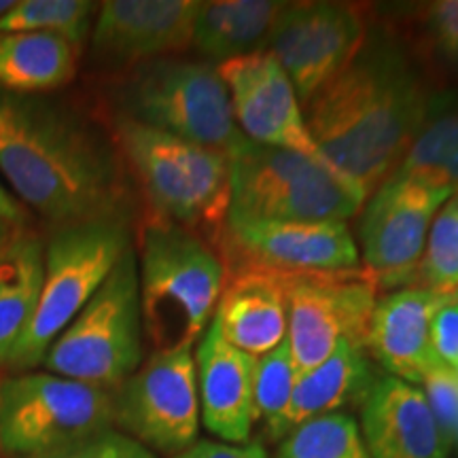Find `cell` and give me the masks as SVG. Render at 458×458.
I'll return each mask as SVG.
<instances>
[{"instance_id":"1","label":"cell","mask_w":458,"mask_h":458,"mask_svg":"<svg viewBox=\"0 0 458 458\" xmlns=\"http://www.w3.org/2000/svg\"><path fill=\"white\" fill-rule=\"evenodd\" d=\"M437 89L394 28L369 24L348 66L306 105L308 131L369 198L408 153Z\"/></svg>"},{"instance_id":"2","label":"cell","mask_w":458,"mask_h":458,"mask_svg":"<svg viewBox=\"0 0 458 458\" xmlns=\"http://www.w3.org/2000/svg\"><path fill=\"white\" fill-rule=\"evenodd\" d=\"M0 176L17 202L54 227L128 216L114 142L43 94L0 89Z\"/></svg>"},{"instance_id":"3","label":"cell","mask_w":458,"mask_h":458,"mask_svg":"<svg viewBox=\"0 0 458 458\" xmlns=\"http://www.w3.org/2000/svg\"><path fill=\"white\" fill-rule=\"evenodd\" d=\"M113 142L156 219L198 233L219 249L229 213V157L131 119L114 117Z\"/></svg>"},{"instance_id":"4","label":"cell","mask_w":458,"mask_h":458,"mask_svg":"<svg viewBox=\"0 0 458 458\" xmlns=\"http://www.w3.org/2000/svg\"><path fill=\"white\" fill-rule=\"evenodd\" d=\"M136 259L148 342L156 351L193 348L213 320L225 286L219 253L187 227L148 216Z\"/></svg>"},{"instance_id":"5","label":"cell","mask_w":458,"mask_h":458,"mask_svg":"<svg viewBox=\"0 0 458 458\" xmlns=\"http://www.w3.org/2000/svg\"><path fill=\"white\" fill-rule=\"evenodd\" d=\"M229 157L227 223L344 221L365 204L360 189L323 159L240 140Z\"/></svg>"},{"instance_id":"6","label":"cell","mask_w":458,"mask_h":458,"mask_svg":"<svg viewBox=\"0 0 458 458\" xmlns=\"http://www.w3.org/2000/svg\"><path fill=\"white\" fill-rule=\"evenodd\" d=\"M142 363L139 259L130 246L96 295L55 337L41 365L49 374L114 393Z\"/></svg>"},{"instance_id":"7","label":"cell","mask_w":458,"mask_h":458,"mask_svg":"<svg viewBox=\"0 0 458 458\" xmlns=\"http://www.w3.org/2000/svg\"><path fill=\"white\" fill-rule=\"evenodd\" d=\"M130 246V216L55 227L45 242L43 286L37 312L7 368L13 371L38 368L55 337L96 295Z\"/></svg>"},{"instance_id":"8","label":"cell","mask_w":458,"mask_h":458,"mask_svg":"<svg viewBox=\"0 0 458 458\" xmlns=\"http://www.w3.org/2000/svg\"><path fill=\"white\" fill-rule=\"evenodd\" d=\"M117 102L119 117L225 156L244 139L219 71L204 60L170 55L134 66Z\"/></svg>"},{"instance_id":"9","label":"cell","mask_w":458,"mask_h":458,"mask_svg":"<svg viewBox=\"0 0 458 458\" xmlns=\"http://www.w3.org/2000/svg\"><path fill=\"white\" fill-rule=\"evenodd\" d=\"M113 428V391L34 369L0 380V452L11 458L57 454Z\"/></svg>"},{"instance_id":"10","label":"cell","mask_w":458,"mask_h":458,"mask_svg":"<svg viewBox=\"0 0 458 458\" xmlns=\"http://www.w3.org/2000/svg\"><path fill=\"white\" fill-rule=\"evenodd\" d=\"M199 422L191 348L156 351L114 391V427L153 454L191 448Z\"/></svg>"},{"instance_id":"11","label":"cell","mask_w":458,"mask_h":458,"mask_svg":"<svg viewBox=\"0 0 458 458\" xmlns=\"http://www.w3.org/2000/svg\"><path fill=\"white\" fill-rule=\"evenodd\" d=\"M284 276V274H283ZM289 342L297 376L323 363L344 340L365 348L377 283L365 267L342 274L284 276Z\"/></svg>"},{"instance_id":"12","label":"cell","mask_w":458,"mask_h":458,"mask_svg":"<svg viewBox=\"0 0 458 458\" xmlns=\"http://www.w3.org/2000/svg\"><path fill=\"white\" fill-rule=\"evenodd\" d=\"M225 274L259 270L284 276L359 270V249L344 221L227 223L216 249Z\"/></svg>"},{"instance_id":"13","label":"cell","mask_w":458,"mask_h":458,"mask_svg":"<svg viewBox=\"0 0 458 458\" xmlns=\"http://www.w3.org/2000/svg\"><path fill=\"white\" fill-rule=\"evenodd\" d=\"M369 21L348 3H286L266 51L293 83L301 106L335 79L363 45Z\"/></svg>"},{"instance_id":"14","label":"cell","mask_w":458,"mask_h":458,"mask_svg":"<svg viewBox=\"0 0 458 458\" xmlns=\"http://www.w3.org/2000/svg\"><path fill=\"white\" fill-rule=\"evenodd\" d=\"M452 196L410 179H388L371 193L359 238L365 270L385 284L410 283L428 229Z\"/></svg>"},{"instance_id":"15","label":"cell","mask_w":458,"mask_h":458,"mask_svg":"<svg viewBox=\"0 0 458 458\" xmlns=\"http://www.w3.org/2000/svg\"><path fill=\"white\" fill-rule=\"evenodd\" d=\"M216 71L229 91L233 119L244 139L323 159L308 131L293 83L270 51L223 62Z\"/></svg>"},{"instance_id":"16","label":"cell","mask_w":458,"mask_h":458,"mask_svg":"<svg viewBox=\"0 0 458 458\" xmlns=\"http://www.w3.org/2000/svg\"><path fill=\"white\" fill-rule=\"evenodd\" d=\"M196 0H106L98 7L89 43L105 66L123 68L191 47Z\"/></svg>"},{"instance_id":"17","label":"cell","mask_w":458,"mask_h":458,"mask_svg":"<svg viewBox=\"0 0 458 458\" xmlns=\"http://www.w3.org/2000/svg\"><path fill=\"white\" fill-rule=\"evenodd\" d=\"M456 297L458 291L442 293L414 284L380 297L369 318L365 351L386 376L420 386L431 371L444 365L433 351L431 323Z\"/></svg>"},{"instance_id":"18","label":"cell","mask_w":458,"mask_h":458,"mask_svg":"<svg viewBox=\"0 0 458 458\" xmlns=\"http://www.w3.org/2000/svg\"><path fill=\"white\" fill-rule=\"evenodd\" d=\"M369 458H448L452 439L420 386L380 376L360 405Z\"/></svg>"},{"instance_id":"19","label":"cell","mask_w":458,"mask_h":458,"mask_svg":"<svg viewBox=\"0 0 458 458\" xmlns=\"http://www.w3.org/2000/svg\"><path fill=\"white\" fill-rule=\"evenodd\" d=\"M193 360L199 420L206 431L225 444H246L255 425V357L223 340L216 325L210 320L198 340Z\"/></svg>"},{"instance_id":"20","label":"cell","mask_w":458,"mask_h":458,"mask_svg":"<svg viewBox=\"0 0 458 458\" xmlns=\"http://www.w3.org/2000/svg\"><path fill=\"white\" fill-rule=\"evenodd\" d=\"M213 323L223 340L250 357L274 351L289 329L283 274L227 272Z\"/></svg>"},{"instance_id":"21","label":"cell","mask_w":458,"mask_h":458,"mask_svg":"<svg viewBox=\"0 0 458 458\" xmlns=\"http://www.w3.org/2000/svg\"><path fill=\"white\" fill-rule=\"evenodd\" d=\"M377 380L365 348L344 340L323 363L297 376L293 397L272 442H280L295 427L327 414H351L360 410Z\"/></svg>"},{"instance_id":"22","label":"cell","mask_w":458,"mask_h":458,"mask_svg":"<svg viewBox=\"0 0 458 458\" xmlns=\"http://www.w3.org/2000/svg\"><path fill=\"white\" fill-rule=\"evenodd\" d=\"M284 4L274 0L199 3L191 47L213 66L266 51Z\"/></svg>"},{"instance_id":"23","label":"cell","mask_w":458,"mask_h":458,"mask_svg":"<svg viewBox=\"0 0 458 458\" xmlns=\"http://www.w3.org/2000/svg\"><path fill=\"white\" fill-rule=\"evenodd\" d=\"M79 51L71 41L45 32H0V89L45 94L77 72Z\"/></svg>"},{"instance_id":"24","label":"cell","mask_w":458,"mask_h":458,"mask_svg":"<svg viewBox=\"0 0 458 458\" xmlns=\"http://www.w3.org/2000/svg\"><path fill=\"white\" fill-rule=\"evenodd\" d=\"M388 179H410L458 193V94L437 89L414 142ZM386 179V181H388Z\"/></svg>"},{"instance_id":"25","label":"cell","mask_w":458,"mask_h":458,"mask_svg":"<svg viewBox=\"0 0 458 458\" xmlns=\"http://www.w3.org/2000/svg\"><path fill=\"white\" fill-rule=\"evenodd\" d=\"M45 242L21 229L0 257V365L30 327L43 286Z\"/></svg>"},{"instance_id":"26","label":"cell","mask_w":458,"mask_h":458,"mask_svg":"<svg viewBox=\"0 0 458 458\" xmlns=\"http://www.w3.org/2000/svg\"><path fill=\"white\" fill-rule=\"evenodd\" d=\"M397 34L428 77L458 79V0L408 4Z\"/></svg>"},{"instance_id":"27","label":"cell","mask_w":458,"mask_h":458,"mask_svg":"<svg viewBox=\"0 0 458 458\" xmlns=\"http://www.w3.org/2000/svg\"><path fill=\"white\" fill-rule=\"evenodd\" d=\"M100 4L88 0H17L0 20V32H45L66 38L81 49Z\"/></svg>"},{"instance_id":"28","label":"cell","mask_w":458,"mask_h":458,"mask_svg":"<svg viewBox=\"0 0 458 458\" xmlns=\"http://www.w3.org/2000/svg\"><path fill=\"white\" fill-rule=\"evenodd\" d=\"M274 458H369V454L359 422L351 414H327L284 435Z\"/></svg>"},{"instance_id":"29","label":"cell","mask_w":458,"mask_h":458,"mask_svg":"<svg viewBox=\"0 0 458 458\" xmlns=\"http://www.w3.org/2000/svg\"><path fill=\"white\" fill-rule=\"evenodd\" d=\"M410 283L414 286L454 293L458 291V199L452 196L428 229L425 250Z\"/></svg>"},{"instance_id":"30","label":"cell","mask_w":458,"mask_h":458,"mask_svg":"<svg viewBox=\"0 0 458 458\" xmlns=\"http://www.w3.org/2000/svg\"><path fill=\"white\" fill-rule=\"evenodd\" d=\"M297 382V369L291 357L289 342L278 344L270 352L255 359L253 371V408L255 420L263 422V433L274 437L278 422L283 420Z\"/></svg>"},{"instance_id":"31","label":"cell","mask_w":458,"mask_h":458,"mask_svg":"<svg viewBox=\"0 0 458 458\" xmlns=\"http://www.w3.org/2000/svg\"><path fill=\"white\" fill-rule=\"evenodd\" d=\"M420 386L450 439L458 437V371L442 365Z\"/></svg>"},{"instance_id":"32","label":"cell","mask_w":458,"mask_h":458,"mask_svg":"<svg viewBox=\"0 0 458 458\" xmlns=\"http://www.w3.org/2000/svg\"><path fill=\"white\" fill-rule=\"evenodd\" d=\"M43 458H157L151 450L128 437V435L117 431H106L98 437L89 439L74 445L71 450L57 452V454L43 456Z\"/></svg>"},{"instance_id":"33","label":"cell","mask_w":458,"mask_h":458,"mask_svg":"<svg viewBox=\"0 0 458 458\" xmlns=\"http://www.w3.org/2000/svg\"><path fill=\"white\" fill-rule=\"evenodd\" d=\"M431 342L437 359L450 369L458 371V297L435 314Z\"/></svg>"},{"instance_id":"34","label":"cell","mask_w":458,"mask_h":458,"mask_svg":"<svg viewBox=\"0 0 458 458\" xmlns=\"http://www.w3.org/2000/svg\"><path fill=\"white\" fill-rule=\"evenodd\" d=\"M170 458H267V452L261 442L225 444L215 439H198L191 448Z\"/></svg>"},{"instance_id":"35","label":"cell","mask_w":458,"mask_h":458,"mask_svg":"<svg viewBox=\"0 0 458 458\" xmlns=\"http://www.w3.org/2000/svg\"><path fill=\"white\" fill-rule=\"evenodd\" d=\"M0 221L20 229L24 227V223L28 221V210L17 202L15 196L9 191L3 181H0Z\"/></svg>"},{"instance_id":"36","label":"cell","mask_w":458,"mask_h":458,"mask_svg":"<svg viewBox=\"0 0 458 458\" xmlns=\"http://www.w3.org/2000/svg\"><path fill=\"white\" fill-rule=\"evenodd\" d=\"M20 232H21L20 227H13V225H9V223L0 221V257H3L4 250L9 249L11 242H13L15 236Z\"/></svg>"},{"instance_id":"37","label":"cell","mask_w":458,"mask_h":458,"mask_svg":"<svg viewBox=\"0 0 458 458\" xmlns=\"http://www.w3.org/2000/svg\"><path fill=\"white\" fill-rule=\"evenodd\" d=\"M13 4H15V0H0V20H3V17L7 15L11 9H13Z\"/></svg>"},{"instance_id":"38","label":"cell","mask_w":458,"mask_h":458,"mask_svg":"<svg viewBox=\"0 0 458 458\" xmlns=\"http://www.w3.org/2000/svg\"><path fill=\"white\" fill-rule=\"evenodd\" d=\"M456 199H458V193H456Z\"/></svg>"}]
</instances>
